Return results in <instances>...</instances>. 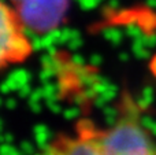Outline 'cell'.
<instances>
[{"instance_id":"cell-1","label":"cell","mask_w":156,"mask_h":155,"mask_svg":"<svg viewBox=\"0 0 156 155\" xmlns=\"http://www.w3.org/2000/svg\"><path fill=\"white\" fill-rule=\"evenodd\" d=\"M40 155H156V139L132 98L123 95L112 124L81 120L71 133L55 136Z\"/></svg>"},{"instance_id":"cell-2","label":"cell","mask_w":156,"mask_h":155,"mask_svg":"<svg viewBox=\"0 0 156 155\" xmlns=\"http://www.w3.org/2000/svg\"><path fill=\"white\" fill-rule=\"evenodd\" d=\"M18 11L11 3L0 0V71L25 62L33 52V44Z\"/></svg>"},{"instance_id":"cell-3","label":"cell","mask_w":156,"mask_h":155,"mask_svg":"<svg viewBox=\"0 0 156 155\" xmlns=\"http://www.w3.org/2000/svg\"><path fill=\"white\" fill-rule=\"evenodd\" d=\"M25 26L36 33L56 29L66 15L67 0H11Z\"/></svg>"}]
</instances>
